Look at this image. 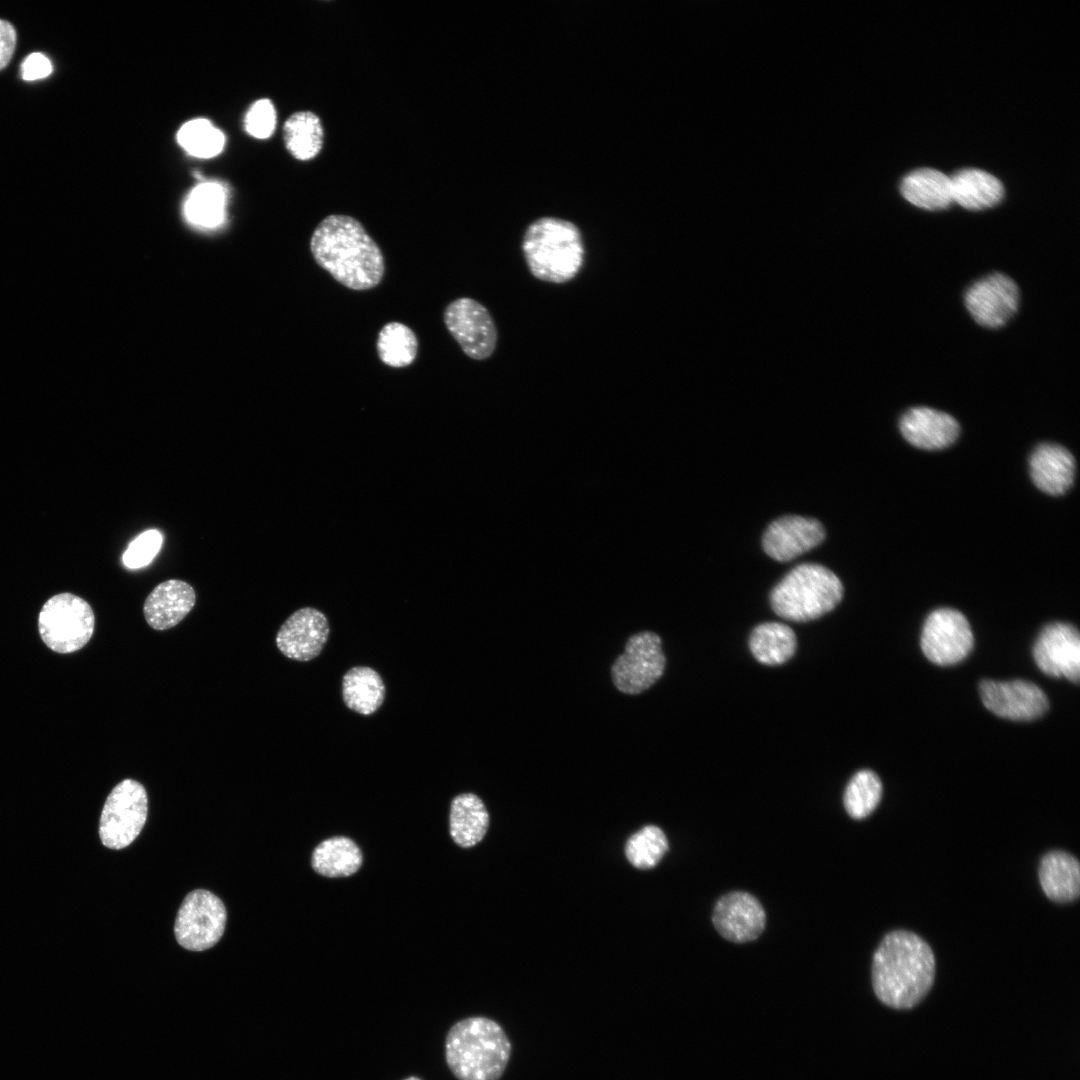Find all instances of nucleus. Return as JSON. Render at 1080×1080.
I'll use <instances>...</instances> for the list:
<instances>
[{
	"label": "nucleus",
	"instance_id": "nucleus-1",
	"mask_svg": "<svg viewBox=\"0 0 1080 1080\" xmlns=\"http://www.w3.org/2000/svg\"><path fill=\"white\" fill-rule=\"evenodd\" d=\"M310 251L318 266L346 288L369 290L384 277L380 247L352 216H326L312 233Z\"/></svg>",
	"mask_w": 1080,
	"mask_h": 1080
},
{
	"label": "nucleus",
	"instance_id": "nucleus-2",
	"mask_svg": "<svg viewBox=\"0 0 1080 1080\" xmlns=\"http://www.w3.org/2000/svg\"><path fill=\"white\" fill-rule=\"evenodd\" d=\"M871 974L880 1002L896 1010L912 1009L934 984L935 957L930 945L917 934L894 930L875 950Z\"/></svg>",
	"mask_w": 1080,
	"mask_h": 1080
},
{
	"label": "nucleus",
	"instance_id": "nucleus-3",
	"mask_svg": "<svg viewBox=\"0 0 1080 1080\" xmlns=\"http://www.w3.org/2000/svg\"><path fill=\"white\" fill-rule=\"evenodd\" d=\"M511 1052V1041L502 1026L483 1016L456 1022L445 1040L446 1062L458 1080H499Z\"/></svg>",
	"mask_w": 1080,
	"mask_h": 1080
},
{
	"label": "nucleus",
	"instance_id": "nucleus-4",
	"mask_svg": "<svg viewBox=\"0 0 1080 1080\" xmlns=\"http://www.w3.org/2000/svg\"><path fill=\"white\" fill-rule=\"evenodd\" d=\"M521 250L531 275L552 284L572 281L585 261V245L579 227L554 216L537 218L527 226Z\"/></svg>",
	"mask_w": 1080,
	"mask_h": 1080
},
{
	"label": "nucleus",
	"instance_id": "nucleus-5",
	"mask_svg": "<svg viewBox=\"0 0 1080 1080\" xmlns=\"http://www.w3.org/2000/svg\"><path fill=\"white\" fill-rule=\"evenodd\" d=\"M842 596V583L832 571L819 564L804 563L775 586L770 602L780 617L806 622L833 610Z\"/></svg>",
	"mask_w": 1080,
	"mask_h": 1080
},
{
	"label": "nucleus",
	"instance_id": "nucleus-6",
	"mask_svg": "<svg viewBox=\"0 0 1080 1080\" xmlns=\"http://www.w3.org/2000/svg\"><path fill=\"white\" fill-rule=\"evenodd\" d=\"M95 616L91 606L72 593L49 598L38 617L44 643L57 653L68 654L85 646L92 637Z\"/></svg>",
	"mask_w": 1080,
	"mask_h": 1080
},
{
	"label": "nucleus",
	"instance_id": "nucleus-7",
	"mask_svg": "<svg viewBox=\"0 0 1080 1080\" xmlns=\"http://www.w3.org/2000/svg\"><path fill=\"white\" fill-rule=\"evenodd\" d=\"M148 813V797L138 781L124 779L108 795L103 806L99 836L103 845L122 849L141 832Z\"/></svg>",
	"mask_w": 1080,
	"mask_h": 1080
},
{
	"label": "nucleus",
	"instance_id": "nucleus-8",
	"mask_svg": "<svg viewBox=\"0 0 1080 1080\" xmlns=\"http://www.w3.org/2000/svg\"><path fill=\"white\" fill-rule=\"evenodd\" d=\"M226 923L223 902L204 889L190 892L182 902L175 920L174 933L185 949L203 951L221 938Z\"/></svg>",
	"mask_w": 1080,
	"mask_h": 1080
},
{
	"label": "nucleus",
	"instance_id": "nucleus-9",
	"mask_svg": "<svg viewBox=\"0 0 1080 1080\" xmlns=\"http://www.w3.org/2000/svg\"><path fill=\"white\" fill-rule=\"evenodd\" d=\"M665 663L661 638L651 631L636 633L611 667L613 683L625 694H640L662 676Z\"/></svg>",
	"mask_w": 1080,
	"mask_h": 1080
},
{
	"label": "nucleus",
	"instance_id": "nucleus-10",
	"mask_svg": "<svg viewBox=\"0 0 1080 1080\" xmlns=\"http://www.w3.org/2000/svg\"><path fill=\"white\" fill-rule=\"evenodd\" d=\"M445 326L464 354L474 360L492 356L498 341V331L488 309L470 297L450 302L443 313Z\"/></svg>",
	"mask_w": 1080,
	"mask_h": 1080
},
{
	"label": "nucleus",
	"instance_id": "nucleus-11",
	"mask_svg": "<svg viewBox=\"0 0 1080 1080\" xmlns=\"http://www.w3.org/2000/svg\"><path fill=\"white\" fill-rule=\"evenodd\" d=\"M973 644L970 624L958 610L940 608L926 618L921 634V649L932 663L955 665L968 656Z\"/></svg>",
	"mask_w": 1080,
	"mask_h": 1080
},
{
	"label": "nucleus",
	"instance_id": "nucleus-12",
	"mask_svg": "<svg viewBox=\"0 0 1080 1080\" xmlns=\"http://www.w3.org/2000/svg\"><path fill=\"white\" fill-rule=\"evenodd\" d=\"M979 692L988 710L998 717L1013 721L1035 720L1049 708V701L1042 689L1026 680H983Z\"/></svg>",
	"mask_w": 1080,
	"mask_h": 1080
},
{
	"label": "nucleus",
	"instance_id": "nucleus-13",
	"mask_svg": "<svg viewBox=\"0 0 1080 1080\" xmlns=\"http://www.w3.org/2000/svg\"><path fill=\"white\" fill-rule=\"evenodd\" d=\"M1033 658L1038 668L1050 677H1065L1073 683L1080 678V636L1077 628L1065 622L1047 624L1039 633Z\"/></svg>",
	"mask_w": 1080,
	"mask_h": 1080
},
{
	"label": "nucleus",
	"instance_id": "nucleus-14",
	"mask_svg": "<svg viewBox=\"0 0 1080 1080\" xmlns=\"http://www.w3.org/2000/svg\"><path fill=\"white\" fill-rule=\"evenodd\" d=\"M1019 290L1016 283L1001 273L975 282L965 294V305L973 319L983 327L999 328L1016 312Z\"/></svg>",
	"mask_w": 1080,
	"mask_h": 1080
},
{
	"label": "nucleus",
	"instance_id": "nucleus-15",
	"mask_svg": "<svg viewBox=\"0 0 1080 1080\" xmlns=\"http://www.w3.org/2000/svg\"><path fill=\"white\" fill-rule=\"evenodd\" d=\"M327 617L320 610L303 607L293 612L276 634V646L289 659L310 661L318 656L329 636Z\"/></svg>",
	"mask_w": 1080,
	"mask_h": 1080
},
{
	"label": "nucleus",
	"instance_id": "nucleus-16",
	"mask_svg": "<svg viewBox=\"0 0 1080 1080\" xmlns=\"http://www.w3.org/2000/svg\"><path fill=\"white\" fill-rule=\"evenodd\" d=\"M713 924L719 934L735 943L755 940L764 930L766 915L761 903L751 894L734 891L715 904Z\"/></svg>",
	"mask_w": 1080,
	"mask_h": 1080
},
{
	"label": "nucleus",
	"instance_id": "nucleus-17",
	"mask_svg": "<svg viewBox=\"0 0 1080 1080\" xmlns=\"http://www.w3.org/2000/svg\"><path fill=\"white\" fill-rule=\"evenodd\" d=\"M825 538V530L816 519L784 516L773 521L763 536L767 555L780 561H790L813 549Z\"/></svg>",
	"mask_w": 1080,
	"mask_h": 1080
},
{
	"label": "nucleus",
	"instance_id": "nucleus-18",
	"mask_svg": "<svg viewBox=\"0 0 1080 1080\" xmlns=\"http://www.w3.org/2000/svg\"><path fill=\"white\" fill-rule=\"evenodd\" d=\"M903 437L913 446L925 450H940L952 445L959 436L956 419L929 407H914L900 419Z\"/></svg>",
	"mask_w": 1080,
	"mask_h": 1080
},
{
	"label": "nucleus",
	"instance_id": "nucleus-19",
	"mask_svg": "<svg viewBox=\"0 0 1080 1080\" xmlns=\"http://www.w3.org/2000/svg\"><path fill=\"white\" fill-rule=\"evenodd\" d=\"M196 602L193 587L178 579L159 583L147 596L143 613L155 630H167L176 626L192 610Z\"/></svg>",
	"mask_w": 1080,
	"mask_h": 1080
},
{
	"label": "nucleus",
	"instance_id": "nucleus-20",
	"mask_svg": "<svg viewBox=\"0 0 1080 1080\" xmlns=\"http://www.w3.org/2000/svg\"><path fill=\"white\" fill-rule=\"evenodd\" d=\"M1030 475L1038 489L1050 495H1062L1073 484L1075 460L1063 446L1042 443L1029 459Z\"/></svg>",
	"mask_w": 1080,
	"mask_h": 1080
},
{
	"label": "nucleus",
	"instance_id": "nucleus-21",
	"mask_svg": "<svg viewBox=\"0 0 1080 1080\" xmlns=\"http://www.w3.org/2000/svg\"><path fill=\"white\" fill-rule=\"evenodd\" d=\"M1039 880L1045 895L1057 903H1069L1080 894V866L1077 858L1061 850L1046 853L1039 866Z\"/></svg>",
	"mask_w": 1080,
	"mask_h": 1080
},
{
	"label": "nucleus",
	"instance_id": "nucleus-22",
	"mask_svg": "<svg viewBox=\"0 0 1080 1080\" xmlns=\"http://www.w3.org/2000/svg\"><path fill=\"white\" fill-rule=\"evenodd\" d=\"M489 815L483 801L473 793L457 795L450 805L449 829L453 841L470 848L485 836Z\"/></svg>",
	"mask_w": 1080,
	"mask_h": 1080
},
{
	"label": "nucleus",
	"instance_id": "nucleus-23",
	"mask_svg": "<svg viewBox=\"0 0 1080 1080\" xmlns=\"http://www.w3.org/2000/svg\"><path fill=\"white\" fill-rule=\"evenodd\" d=\"M900 191L908 202L926 210H942L953 202L950 177L932 168L917 169L906 175Z\"/></svg>",
	"mask_w": 1080,
	"mask_h": 1080
},
{
	"label": "nucleus",
	"instance_id": "nucleus-24",
	"mask_svg": "<svg viewBox=\"0 0 1080 1080\" xmlns=\"http://www.w3.org/2000/svg\"><path fill=\"white\" fill-rule=\"evenodd\" d=\"M951 180L953 202L968 210H982L998 204L1004 193L1002 183L980 169H963Z\"/></svg>",
	"mask_w": 1080,
	"mask_h": 1080
},
{
	"label": "nucleus",
	"instance_id": "nucleus-25",
	"mask_svg": "<svg viewBox=\"0 0 1080 1080\" xmlns=\"http://www.w3.org/2000/svg\"><path fill=\"white\" fill-rule=\"evenodd\" d=\"M342 698L350 710L365 716L373 714L384 702L383 679L371 667H352L342 679Z\"/></svg>",
	"mask_w": 1080,
	"mask_h": 1080
},
{
	"label": "nucleus",
	"instance_id": "nucleus-26",
	"mask_svg": "<svg viewBox=\"0 0 1080 1080\" xmlns=\"http://www.w3.org/2000/svg\"><path fill=\"white\" fill-rule=\"evenodd\" d=\"M362 852L348 837L334 836L318 844L312 853V868L329 878L348 877L356 873L362 864Z\"/></svg>",
	"mask_w": 1080,
	"mask_h": 1080
},
{
	"label": "nucleus",
	"instance_id": "nucleus-27",
	"mask_svg": "<svg viewBox=\"0 0 1080 1080\" xmlns=\"http://www.w3.org/2000/svg\"><path fill=\"white\" fill-rule=\"evenodd\" d=\"M749 647L760 663L780 665L793 656L796 649V635L789 626L783 623H762L752 631Z\"/></svg>",
	"mask_w": 1080,
	"mask_h": 1080
},
{
	"label": "nucleus",
	"instance_id": "nucleus-28",
	"mask_svg": "<svg viewBox=\"0 0 1080 1080\" xmlns=\"http://www.w3.org/2000/svg\"><path fill=\"white\" fill-rule=\"evenodd\" d=\"M323 127L311 111H298L283 125V140L288 152L298 160L314 158L322 149Z\"/></svg>",
	"mask_w": 1080,
	"mask_h": 1080
},
{
	"label": "nucleus",
	"instance_id": "nucleus-29",
	"mask_svg": "<svg viewBox=\"0 0 1080 1080\" xmlns=\"http://www.w3.org/2000/svg\"><path fill=\"white\" fill-rule=\"evenodd\" d=\"M227 191L219 182H203L188 194L184 212L193 224L202 227H215L225 216Z\"/></svg>",
	"mask_w": 1080,
	"mask_h": 1080
},
{
	"label": "nucleus",
	"instance_id": "nucleus-30",
	"mask_svg": "<svg viewBox=\"0 0 1080 1080\" xmlns=\"http://www.w3.org/2000/svg\"><path fill=\"white\" fill-rule=\"evenodd\" d=\"M376 349L382 363L392 368H403L416 359L418 339L410 327L392 321L379 331Z\"/></svg>",
	"mask_w": 1080,
	"mask_h": 1080
},
{
	"label": "nucleus",
	"instance_id": "nucleus-31",
	"mask_svg": "<svg viewBox=\"0 0 1080 1080\" xmlns=\"http://www.w3.org/2000/svg\"><path fill=\"white\" fill-rule=\"evenodd\" d=\"M178 144L191 156L212 158L225 145L224 133L208 119L196 118L184 123L177 132Z\"/></svg>",
	"mask_w": 1080,
	"mask_h": 1080
},
{
	"label": "nucleus",
	"instance_id": "nucleus-32",
	"mask_svg": "<svg viewBox=\"0 0 1080 1080\" xmlns=\"http://www.w3.org/2000/svg\"><path fill=\"white\" fill-rule=\"evenodd\" d=\"M881 796L882 783L877 774L871 770H860L847 784L843 803L849 816L860 820L875 810Z\"/></svg>",
	"mask_w": 1080,
	"mask_h": 1080
},
{
	"label": "nucleus",
	"instance_id": "nucleus-33",
	"mask_svg": "<svg viewBox=\"0 0 1080 1080\" xmlns=\"http://www.w3.org/2000/svg\"><path fill=\"white\" fill-rule=\"evenodd\" d=\"M668 850L664 832L655 825H647L631 835L625 844V855L634 867H655Z\"/></svg>",
	"mask_w": 1080,
	"mask_h": 1080
},
{
	"label": "nucleus",
	"instance_id": "nucleus-34",
	"mask_svg": "<svg viewBox=\"0 0 1080 1080\" xmlns=\"http://www.w3.org/2000/svg\"><path fill=\"white\" fill-rule=\"evenodd\" d=\"M277 116L273 103L269 99L254 102L244 117L246 132L257 139L269 138L276 128Z\"/></svg>",
	"mask_w": 1080,
	"mask_h": 1080
},
{
	"label": "nucleus",
	"instance_id": "nucleus-35",
	"mask_svg": "<svg viewBox=\"0 0 1080 1080\" xmlns=\"http://www.w3.org/2000/svg\"><path fill=\"white\" fill-rule=\"evenodd\" d=\"M161 544L162 535L159 531H145L131 542L123 554V563L131 569L146 566L158 553Z\"/></svg>",
	"mask_w": 1080,
	"mask_h": 1080
},
{
	"label": "nucleus",
	"instance_id": "nucleus-36",
	"mask_svg": "<svg viewBox=\"0 0 1080 1080\" xmlns=\"http://www.w3.org/2000/svg\"><path fill=\"white\" fill-rule=\"evenodd\" d=\"M50 60L41 53H32L21 64V76L26 81L42 79L50 75Z\"/></svg>",
	"mask_w": 1080,
	"mask_h": 1080
},
{
	"label": "nucleus",
	"instance_id": "nucleus-37",
	"mask_svg": "<svg viewBox=\"0 0 1080 1080\" xmlns=\"http://www.w3.org/2000/svg\"><path fill=\"white\" fill-rule=\"evenodd\" d=\"M16 46V31L12 24L0 19V70L10 62Z\"/></svg>",
	"mask_w": 1080,
	"mask_h": 1080
},
{
	"label": "nucleus",
	"instance_id": "nucleus-38",
	"mask_svg": "<svg viewBox=\"0 0 1080 1080\" xmlns=\"http://www.w3.org/2000/svg\"><path fill=\"white\" fill-rule=\"evenodd\" d=\"M404 1080H421V1079H419V1078H417V1077H409V1078H406V1079H404Z\"/></svg>",
	"mask_w": 1080,
	"mask_h": 1080
}]
</instances>
